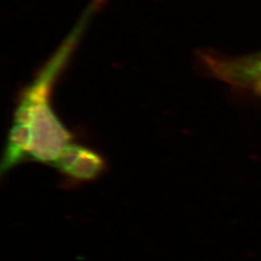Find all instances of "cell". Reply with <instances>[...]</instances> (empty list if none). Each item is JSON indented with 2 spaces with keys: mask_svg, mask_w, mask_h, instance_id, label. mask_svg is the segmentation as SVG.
I'll return each instance as SVG.
<instances>
[{
  "mask_svg": "<svg viewBox=\"0 0 261 261\" xmlns=\"http://www.w3.org/2000/svg\"><path fill=\"white\" fill-rule=\"evenodd\" d=\"M103 6L102 0L89 2L60 46L19 92L1 161L2 174L25 162L55 166L66 147L74 142L72 133L53 108L51 95L89 23Z\"/></svg>",
  "mask_w": 261,
  "mask_h": 261,
  "instance_id": "obj_1",
  "label": "cell"
},
{
  "mask_svg": "<svg viewBox=\"0 0 261 261\" xmlns=\"http://www.w3.org/2000/svg\"><path fill=\"white\" fill-rule=\"evenodd\" d=\"M65 177L76 182L92 181L106 169V162L95 150L72 142L66 147L55 166Z\"/></svg>",
  "mask_w": 261,
  "mask_h": 261,
  "instance_id": "obj_3",
  "label": "cell"
},
{
  "mask_svg": "<svg viewBox=\"0 0 261 261\" xmlns=\"http://www.w3.org/2000/svg\"><path fill=\"white\" fill-rule=\"evenodd\" d=\"M198 62L210 74L237 85L261 84V50L251 56L224 57L209 51H200Z\"/></svg>",
  "mask_w": 261,
  "mask_h": 261,
  "instance_id": "obj_2",
  "label": "cell"
},
{
  "mask_svg": "<svg viewBox=\"0 0 261 261\" xmlns=\"http://www.w3.org/2000/svg\"><path fill=\"white\" fill-rule=\"evenodd\" d=\"M255 89H256V91H257V92H259V93H261V84H259V85H257V86L255 87Z\"/></svg>",
  "mask_w": 261,
  "mask_h": 261,
  "instance_id": "obj_4",
  "label": "cell"
}]
</instances>
